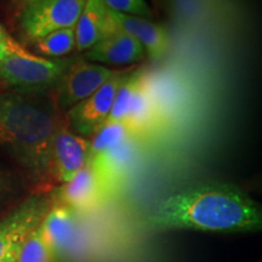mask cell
<instances>
[{
	"mask_svg": "<svg viewBox=\"0 0 262 262\" xmlns=\"http://www.w3.org/2000/svg\"><path fill=\"white\" fill-rule=\"evenodd\" d=\"M38 54L47 58H58L75 50L74 28L60 29L34 40Z\"/></svg>",
	"mask_w": 262,
	"mask_h": 262,
	"instance_id": "16",
	"label": "cell"
},
{
	"mask_svg": "<svg viewBox=\"0 0 262 262\" xmlns=\"http://www.w3.org/2000/svg\"><path fill=\"white\" fill-rule=\"evenodd\" d=\"M108 16L120 31L130 35L145 49L146 55L152 60H160L169 50V34L163 27L146 17L120 14L107 9Z\"/></svg>",
	"mask_w": 262,
	"mask_h": 262,
	"instance_id": "12",
	"label": "cell"
},
{
	"mask_svg": "<svg viewBox=\"0 0 262 262\" xmlns=\"http://www.w3.org/2000/svg\"><path fill=\"white\" fill-rule=\"evenodd\" d=\"M16 2H17V5L19 6V8L24 10L26 6L31 5V4H33V3H35V2H39V0H16Z\"/></svg>",
	"mask_w": 262,
	"mask_h": 262,
	"instance_id": "22",
	"label": "cell"
},
{
	"mask_svg": "<svg viewBox=\"0 0 262 262\" xmlns=\"http://www.w3.org/2000/svg\"><path fill=\"white\" fill-rule=\"evenodd\" d=\"M72 63L33 54L0 24V77L19 93H41L57 86Z\"/></svg>",
	"mask_w": 262,
	"mask_h": 262,
	"instance_id": "3",
	"label": "cell"
},
{
	"mask_svg": "<svg viewBox=\"0 0 262 262\" xmlns=\"http://www.w3.org/2000/svg\"><path fill=\"white\" fill-rule=\"evenodd\" d=\"M60 125L49 101L29 93L0 95V147L35 182L51 180V145Z\"/></svg>",
	"mask_w": 262,
	"mask_h": 262,
	"instance_id": "2",
	"label": "cell"
},
{
	"mask_svg": "<svg viewBox=\"0 0 262 262\" xmlns=\"http://www.w3.org/2000/svg\"><path fill=\"white\" fill-rule=\"evenodd\" d=\"M131 134L123 123L106 122L93 134L90 140V159L113 148Z\"/></svg>",
	"mask_w": 262,
	"mask_h": 262,
	"instance_id": "17",
	"label": "cell"
},
{
	"mask_svg": "<svg viewBox=\"0 0 262 262\" xmlns=\"http://www.w3.org/2000/svg\"><path fill=\"white\" fill-rule=\"evenodd\" d=\"M158 118V107L150 91L148 78L142 73L131 96L124 125L131 135L141 136L155 129Z\"/></svg>",
	"mask_w": 262,
	"mask_h": 262,
	"instance_id": "13",
	"label": "cell"
},
{
	"mask_svg": "<svg viewBox=\"0 0 262 262\" xmlns=\"http://www.w3.org/2000/svg\"><path fill=\"white\" fill-rule=\"evenodd\" d=\"M14 189V180L4 169L0 168V201L9 195Z\"/></svg>",
	"mask_w": 262,
	"mask_h": 262,
	"instance_id": "21",
	"label": "cell"
},
{
	"mask_svg": "<svg viewBox=\"0 0 262 262\" xmlns=\"http://www.w3.org/2000/svg\"><path fill=\"white\" fill-rule=\"evenodd\" d=\"M149 231L192 229L215 233L260 231V205L229 183H203L173 193L158 203L145 220Z\"/></svg>",
	"mask_w": 262,
	"mask_h": 262,
	"instance_id": "1",
	"label": "cell"
},
{
	"mask_svg": "<svg viewBox=\"0 0 262 262\" xmlns=\"http://www.w3.org/2000/svg\"><path fill=\"white\" fill-rule=\"evenodd\" d=\"M135 137L134 135L127 136L113 148L91 158L106 188L112 185V182L120 181L137 163L140 148Z\"/></svg>",
	"mask_w": 262,
	"mask_h": 262,
	"instance_id": "14",
	"label": "cell"
},
{
	"mask_svg": "<svg viewBox=\"0 0 262 262\" xmlns=\"http://www.w3.org/2000/svg\"><path fill=\"white\" fill-rule=\"evenodd\" d=\"M86 0H39L22 10L19 25L33 41L60 29L74 28Z\"/></svg>",
	"mask_w": 262,
	"mask_h": 262,
	"instance_id": "4",
	"label": "cell"
},
{
	"mask_svg": "<svg viewBox=\"0 0 262 262\" xmlns=\"http://www.w3.org/2000/svg\"><path fill=\"white\" fill-rule=\"evenodd\" d=\"M55 256L41 237L39 226L24 239L15 262H54Z\"/></svg>",
	"mask_w": 262,
	"mask_h": 262,
	"instance_id": "19",
	"label": "cell"
},
{
	"mask_svg": "<svg viewBox=\"0 0 262 262\" xmlns=\"http://www.w3.org/2000/svg\"><path fill=\"white\" fill-rule=\"evenodd\" d=\"M118 71L94 62L78 61L70 66L57 84V104L61 110H70L111 79Z\"/></svg>",
	"mask_w": 262,
	"mask_h": 262,
	"instance_id": "6",
	"label": "cell"
},
{
	"mask_svg": "<svg viewBox=\"0 0 262 262\" xmlns=\"http://www.w3.org/2000/svg\"><path fill=\"white\" fill-rule=\"evenodd\" d=\"M50 205L48 196L35 194L0 219V262L18 251L24 239L38 227Z\"/></svg>",
	"mask_w": 262,
	"mask_h": 262,
	"instance_id": "5",
	"label": "cell"
},
{
	"mask_svg": "<svg viewBox=\"0 0 262 262\" xmlns=\"http://www.w3.org/2000/svg\"><path fill=\"white\" fill-rule=\"evenodd\" d=\"M142 73V71H129L125 74L122 84L118 88L116 96H114L112 110H111V113L110 116H108V119L106 122H117L124 124L134 89H135L137 81H139Z\"/></svg>",
	"mask_w": 262,
	"mask_h": 262,
	"instance_id": "18",
	"label": "cell"
},
{
	"mask_svg": "<svg viewBox=\"0 0 262 262\" xmlns=\"http://www.w3.org/2000/svg\"><path fill=\"white\" fill-rule=\"evenodd\" d=\"M129 71H118L100 89L85 100L68 110V123L75 134L90 136L98 127L106 123L110 116L114 96Z\"/></svg>",
	"mask_w": 262,
	"mask_h": 262,
	"instance_id": "7",
	"label": "cell"
},
{
	"mask_svg": "<svg viewBox=\"0 0 262 262\" xmlns=\"http://www.w3.org/2000/svg\"><path fill=\"white\" fill-rule=\"evenodd\" d=\"M106 186L100 173L89 160L70 181L61 183L55 192L56 202L70 206L75 211L90 210L102 199Z\"/></svg>",
	"mask_w": 262,
	"mask_h": 262,
	"instance_id": "10",
	"label": "cell"
},
{
	"mask_svg": "<svg viewBox=\"0 0 262 262\" xmlns=\"http://www.w3.org/2000/svg\"><path fill=\"white\" fill-rule=\"evenodd\" d=\"M110 16L102 0H86L75 24V50L86 51L111 31Z\"/></svg>",
	"mask_w": 262,
	"mask_h": 262,
	"instance_id": "15",
	"label": "cell"
},
{
	"mask_svg": "<svg viewBox=\"0 0 262 262\" xmlns=\"http://www.w3.org/2000/svg\"><path fill=\"white\" fill-rule=\"evenodd\" d=\"M102 3L108 10L114 12L146 18L152 16V10L149 9L146 0H102Z\"/></svg>",
	"mask_w": 262,
	"mask_h": 262,
	"instance_id": "20",
	"label": "cell"
},
{
	"mask_svg": "<svg viewBox=\"0 0 262 262\" xmlns=\"http://www.w3.org/2000/svg\"><path fill=\"white\" fill-rule=\"evenodd\" d=\"M39 231L55 257L71 256L79 244L80 227L77 211L62 203H51L39 224Z\"/></svg>",
	"mask_w": 262,
	"mask_h": 262,
	"instance_id": "9",
	"label": "cell"
},
{
	"mask_svg": "<svg viewBox=\"0 0 262 262\" xmlns=\"http://www.w3.org/2000/svg\"><path fill=\"white\" fill-rule=\"evenodd\" d=\"M90 160V140L66 125L57 126L51 145V179L64 183Z\"/></svg>",
	"mask_w": 262,
	"mask_h": 262,
	"instance_id": "8",
	"label": "cell"
},
{
	"mask_svg": "<svg viewBox=\"0 0 262 262\" xmlns=\"http://www.w3.org/2000/svg\"><path fill=\"white\" fill-rule=\"evenodd\" d=\"M112 22V19H111ZM146 51L130 35L120 31L112 22L111 31L93 48L85 51V58L91 62L113 66H127L143 60Z\"/></svg>",
	"mask_w": 262,
	"mask_h": 262,
	"instance_id": "11",
	"label": "cell"
}]
</instances>
